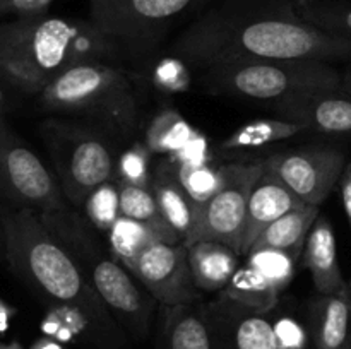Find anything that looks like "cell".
<instances>
[{"instance_id": "cell-1", "label": "cell", "mask_w": 351, "mask_h": 349, "mask_svg": "<svg viewBox=\"0 0 351 349\" xmlns=\"http://www.w3.org/2000/svg\"><path fill=\"white\" fill-rule=\"evenodd\" d=\"M173 53L201 70L242 60L351 62V41L324 33L295 0H226L180 34Z\"/></svg>"}, {"instance_id": "cell-2", "label": "cell", "mask_w": 351, "mask_h": 349, "mask_svg": "<svg viewBox=\"0 0 351 349\" xmlns=\"http://www.w3.org/2000/svg\"><path fill=\"white\" fill-rule=\"evenodd\" d=\"M5 262L45 307L81 311L112 349H130L125 332L105 307L84 270L45 229L31 209L0 204Z\"/></svg>"}, {"instance_id": "cell-3", "label": "cell", "mask_w": 351, "mask_h": 349, "mask_svg": "<svg viewBox=\"0 0 351 349\" xmlns=\"http://www.w3.org/2000/svg\"><path fill=\"white\" fill-rule=\"evenodd\" d=\"M115 57L91 21L43 14L0 24V81L24 94L38 96L72 65Z\"/></svg>"}, {"instance_id": "cell-4", "label": "cell", "mask_w": 351, "mask_h": 349, "mask_svg": "<svg viewBox=\"0 0 351 349\" xmlns=\"http://www.w3.org/2000/svg\"><path fill=\"white\" fill-rule=\"evenodd\" d=\"M51 115L79 118L110 135H129L139 122V103L129 74L110 62H82L65 68L38 94Z\"/></svg>"}, {"instance_id": "cell-5", "label": "cell", "mask_w": 351, "mask_h": 349, "mask_svg": "<svg viewBox=\"0 0 351 349\" xmlns=\"http://www.w3.org/2000/svg\"><path fill=\"white\" fill-rule=\"evenodd\" d=\"M201 82L213 94L267 105L298 92L341 88V70L321 60H242L202 70Z\"/></svg>"}, {"instance_id": "cell-6", "label": "cell", "mask_w": 351, "mask_h": 349, "mask_svg": "<svg viewBox=\"0 0 351 349\" xmlns=\"http://www.w3.org/2000/svg\"><path fill=\"white\" fill-rule=\"evenodd\" d=\"M40 135L53 166L62 195L72 207L115 173L110 133L75 118L51 116L40 123Z\"/></svg>"}, {"instance_id": "cell-7", "label": "cell", "mask_w": 351, "mask_h": 349, "mask_svg": "<svg viewBox=\"0 0 351 349\" xmlns=\"http://www.w3.org/2000/svg\"><path fill=\"white\" fill-rule=\"evenodd\" d=\"M206 0H89V21L129 57H146L175 23Z\"/></svg>"}, {"instance_id": "cell-8", "label": "cell", "mask_w": 351, "mask_h": 349, "mask_svg": "<svg viewBox=\"0 0 351 349\" xmlns=\"http://www.w3.org/2000/svg\"><path fill=\"white\" fill-rule=\"evenodd\" d=\"M223 185L208 202L195 207L194 222L184 245L197 240L225 243L240 255L247 202L264 173V159L230 161L221 164Z\"/></svg>"}, {"instance_id": "cell-9", "label": "cell", "mask_w": 351, "mask_h": 349, "mask_svg": "<svg viewBox=\"0 0 351 349\" xmlns=\"http://www.w3.org/2000/svg\"><path fill=\"white\" fill-rule=\"evenodd\" d=\"M0 204L34 212L67 207L53 173L0 116Z\"/></svg>"}, {"instance_id": "cell-10", "label": "cell", "mask_w": 351, "mask_h": 349, "mask_svg": "<svg viewBox=\"0 0 351 349\" xmlns=\"http://www.w3.org/2000/svg\"><path fill=\"white\" fill-rule=\"evenodd\" d=\"M264 168L298 201L321 207L339 183L346 168V156L332 146H308L280 151L264 159Z\"/></svg>"}, {"instance_id": "cell-11", "label": "cell", "mask_w": 351, "mask_h": 349, "mask_svg": "<svg viewBox=\"0 0 351 349\" xmlns=\"http://www.w3.org/2000/svg\"><path fill=\"white\" fill-rule=\"evenodd\" d=\"M86 276L127 337L143 341L151 328L153 298L139 289L132 274L105 253L88 267Z\"/></svg>"}, {"instance_id": "cell-12", "label": "cell", "mask_w": 351, "mask_h": 349, "mask_svg": "<svg viewBox=\"0 0 351 349\" xmlns=\"http://www.w3.org/2000/svg\"><path fill=\"white\" fill-rule=\"evenodd\" d=\"M130 274L163 307H182L199 301V289L192 279L184 243H154L137 257Z\"/></svg>"}, {"instance_id": "cell-13", "label": "cell", "mask_w": 351, "mask_h": 349, "mask_svg": "<svg viewBox=\"0 0 351 349\" xmlns=\"http://www.w3.org/2000/svg\"><path fill=\"white\" fill-rule=\"evenodd\" d=\"M278 118L300 123L307 132L351 135V98L341 89L298 92L269 105Z\"/></svg>"}, {"instance_id": "cell-14", "label": "cell", "mask_w": 351, "mask_h": 349, "mask_svg": "<svg viewBox=\"0 0 351 349\" xmlns=\"http://www.w3.org/2000/svg\"><path fill=\"white\" fill-rule=\"evenodd\" d=\"M208 308L225 349H278L273 322L267 315L247 311L221 298Z\"/></svg>"}, {"instance_id": "cell-15", "label": "cell", "mask_w": 351, "mask_h": 349, "mask_svg": "<svg viewBox=\"0 0 351 349\" xmlns=\"http://www.w3.org/2000/svg\"><path fill=\"white\" fill-rule=\"evenodd\" d=\"M300 205H304V202L298 201L276 177H273L264 168L263 177L254 185L249 202H247L240 257L250 252L256 240L271 222L290 212L291 209L300 207Z\"/></svg>"}, {"instance_id": "cell-16", "label": "cell", "mask_w": 351, "mask_h": 349, "mask_svg": "<svg viewBox=\"0 0 351 349\" xmlns=\"http://www.w3.org/2000/svg\"><path fill=\"white\" fill-rule=\"evenodd\" d=\"M302 259L311 272L317 294H336L348 287L338 262L335 228L326 216L319 214L312 224L305 238Z\"/></svg>"}, {"instance_id": "cell-17", "label": "cell", "mask_w": 351, "mask_h": 349, "mask_svg": "<svg viewBox=\"0 0 351 349\" xmlns=\"http://www.w3.org/2000/svg\"><path fill=\"white\" fill-rule=\"evenodd\" d=\"M36 214L45 229L64 246L65 252L79 263L84 274L98 257L105 255V250L95 233L96 229L89 224L88 219L75 211V207L67 205L57 211Z\"/></svg>"}, {"instance_id": "cell-18", "label": "cell", "mask_w": 351, "mask_h": 349, "mask_svg": "<svg viewBox=\"0 0 351 349\" xmlns=\"http://www.w3.org/2000/svg\"><path fill=\"white\" fill-rule=\"evenodd\" d=\"M315 349H351V303L348 287L336 294H317L308 308Z\"/></svg>"}, {"instance_id": "cell-19", "label": "cell", "mask_w": 351, "mask_h": 349, "mask_svg": "<svg viewBox=\"0 0 351 349\" xmlns=\"http://www.w3.org/2000/svg\"><path fill=\"white\" fill-rule=\"evenodd\" d=\"M167 349H225L208 307L195 303L168 308Z\"/></svg>"}, {"instance_id": "cell-20", "label": "cell", "mask_w": 351, "mask_h": 349, "mask_svg": "<svg viewBox=\"0 0 351 349\" xmlns=\"http://www.w3.org/2000/svg\"><path fill=\"white\" fill-rule=\"evenodd\" d=\"M151 190H153L165 222L185 243V240L191 235L192 222H194L195 205L182 187L177 166L173 163L163 159L156 164L153 178H151Z\"/></svg>"}, {"instance_id": "cell-21", "label": "cell", "mask_w": 351, "mask_h": 349, "mask_svg": "<svg viewBox=\"0 0 351 349\" xmlns=\"http://www.w3.org/2000/svg\"><path fill=\"white\" fill-rule=\"evenodd\" d=\"M187 246L189 267L199 291L219 293L239 269V253L215 240H197Z\"/></svg>"}, {"instance_id": "cell-22", "label": "cell", "mask_w": 351, "mask_h": 349, "mask_svg": "<svg viewBox=\"0 0 351 349\" xmlns=\"http://www.w3.org/2000/svg\"><path fill=\"white\" fill-rule=\"evenodd\" d=\"M110 253L130 272L137 257L154 243H184L173 229L120 216L106 233Z\"/></svg>"}, {"instance_id": "cell-23", "label": "cell", "mask_w": 351, "mask_h": 349, "mask_svg": "<svg viewBox=\"0 0 351 349\" xmlns=\"http://www.w3.org/2000/svg\"><path fill=\"white\" fill-rule=\"evenodd\" d=\"M319 214H321L319 205L304 204L297 209H291L261 233L252 248L285 250L298 259L302 257L305 238Z\"/></svg>"}, {"instance_id": "cell-24", "label": "cell", "mask_w": 351, "mask_h": 349, "mask_svg": "<svg viewBox=\"0 0 351 349\" xmlns=\"http://www.w3.org/2000/svg\"><path fill=\"white\" fill-rule=\"evenodd\" d=\"M280 291L274 289L249 263L239 267L228 284L219 291L221 300L261 315H267L274 310L278 300H280Z\"/></svg>"}, {"instance_id": "cell-25", "label": "cell", "mask_w": 351, "mask_h": 349, "mask_svg": "<svg viewBox=\"0 0 351 349\" xmlns=\"http://www.w3.org/2000/svg\"><path fill=\"white\" fill-rule=\"evenodd\" d=\"M307 132L300 123L288 122L283 118H257L243 123L228 139L223 140V151H247L263 149L271 144L291 139L295 135Z\"/></svg>"}, {"instance_id": "cell-26", "label": "cell", "mask_w": 351, "mask_h": 349, "mask_svg": "<svg viewBox=\"0 0 351 349\" xmlns=\"http://www.w3.org/2000/svg\"><path fill=\"white\" fill-rule=\"evenodd\" d=\"M194 130V127L178 109L163 108L153 116L147 125L144 144L153 154L170 156L187 142Z\"/></svg>"}, {"instance_id": "cell-27", "label": "cell", "mask_w": 351, "mask_h": 349, "mask_svg": "<svg viewBox=\"0 0 351 349\" xmlns=\"http://www.w3.org/2000/svg\"><path fill=\"white\" fill-rule=\"evenodd\" d=\"M298 14L324 33L351 41L350 0H295Z\"/></svg>"}, {"instance_id": "cell-28", "label": "cell", "mask_w": 351, "mask_h": 349, "mask_svg": "<svg viewBox=\"0 0 351 349\" xmlns=\"http://www.w3.org/2000/svg\"><path fill=\"white\" fill-rule=\"evenodd\" d=\"M247 257V263L280 293L293 281L297 259L291 253L278 248H252Z\"/></svg>"}, {"instance_id": "cell-29", "label": "cell", "mask_w": 351, "mask_h": 349, "mask_svg": "<svg viewBox=\"0 0 351 349\" xmlns=\"http://www.w3.org/2000/svg\"><path fill=\"white\" fill-rule=\"evenodd\" d=\"M84 218L89 224L99 233H108L110 228L115 224L120 218V195L119 183L117 181H105L99 187H96L91 194L86 197L84 204Z\"/></svg>"}, {"instance_id": "cell-30", "label": "cell", "mask_w": 351, "mask_h": 349, "mask_svg": "<svg viewBox=\"0 0 351 349\" xmlns=\"http://www.w3.org/2000/svg\"><path fill=\"white\" fill-rule=\"evenodd\" d=\"M117 183H119L120 195V216L170 228L165 222L160 209H158L156 198H154L151 187H137V185L122 183V181H117Z\"/></svg>"}, {"instance_id": "cell-31", "label": "cell", "mask_w": 351, "mask_h": 349, "mask_svg": "<svg viewBox=\"0 0 351 349\" xmlns=\"http://www.w3.org/2000/svg\"><path fill=\"white\" fill-rule=\"evenodd\" d=\"M178 180L182 187L187 192L189 198L194 202L195 207L208 202L223 185V170L213 164H202V166H177Z\"/></svg>"}, {"instance_id": "cell-32", "label": "cell", "mask_w": 351, "mask_h": 349, "mask_svg": "<svg viewBox=\"0 0 351 349\" xmlns=\"http://www.w3.org/2000/svg\"><path fill=\"white\" fill-rule=\"evenodd\" d=\"M151 151L144 142H134L115 161V177L119 181L137 187H151Z\"/></svg>"}, {"instance_id": "cell-33", "label": "cell", "mask_w": 351, "mask_h": 349, "mask_svg": "<svg viewBox=\"0 0 351 349\" xmlns=\"http://www.w3.org/2000/svg\"><path fill=\"white\" fill-rule=\"evenodd\" d=\"M151 82L165 94H182L191 88L192 75L189 64L180 57H163L151 70Z\"/></svg>"}, {"instance_id": "cell-34", "label": "cell", "mask_w": 351, "mask_h": 349, "mask_svg": "<svg viewBox=\"0 0 351 349\" xmlns=\"http://www.w3.org/2000/svg\"><path fill=\"white\" fill-rule=\"evenodd\" d=\"M170 163L175 166H202V164H211V147H209L208 137L201 130H194L187 142L175 151L173 154L167 156Z\"/></svg>"}, {"instance_id": "cell-35", "label": "cell", "mask_w": 351, "mask_h": 349, "mask_svg": "<svg viewBox=\"0 0 351 349\" xmlns=\"http://www.w3.org/2000/svg\"><path fill=\"white\" fill-rule=\"evenodd\" d=\"M278 349H304L307 344V332L291 317H280L273 322Z\"/></svg>"}, {"instance_id": "cell-36", "label": "cell", "mask_w": 351, "mask_h": 349, "mask_svg": "<svg viewBox=\"0 0 351 349\" xmlns=\"http://www.w3.org/2000/svg\"><path fill=\"white\" fill-rule=\"evenodd\" d=\"M55 0H0V16L21 17L43 16Z\"/></svg>"}, {"instance_id": "cell-37", "label": "cell", "mask_w": 351, "mask_h": 349, "mask_svg": "<svg viewBox=\"0 0 351 349\" xmlns=\"http://www.w3.org/2000/svg\"><path fill=\"white\" fill-rule=\"evenodd\" d=\"M339 190H341L343 207H345L346 218H348L351 228V163L346 164L345 171H343L341 178H339Z\"/></svg>"}, {"instance_id": "cell-38", "label": "cell", "mask_w": 351, "mask_h": 349, "mask_svg": "<svg viewBox=\"0 0 351 349\" xmlns=\"http://www.w3.org/2000/svg\"><path fill=\"white\" fill-rule=\"evenodd\" d=\"M16 313H17L16 308L0 298V334L7 332V328H9L10 325V320L16 317Z\"/></svg>"}, {"instance_id": "cell-39", "label": "cell", "mask_w": 351, "mask_h": 349, "mask_svg": "<svg viewBox=\"0 0 351 349\" xmlns=\"http://www.w3.org/2000/svg\"><path fill=\"white\" fill-rule=\"evenodd\" d=\"M7 88H9V86H7L3 81H0V116H3L7 112H10L14 105L12 96L9 94Z\"/></svg>"}, {"instance_id": "cell-40", "label": "cell", "mask_w": 351, "mask_h": 349, "mask_svg": "<svg viewBox=\"0 0 351 349\" xmlns=\"http://www.w3.org/2000/svg\"><path fill=\"white\" fill-rule=\"evenodd\" d=\"M27 349H65V348L64 344H60V342L55 341V339L43 335V337L36 339V341H34Z\"/></svg>"}, {"instance_id": "cell-41", "label": "cell", "mask_w": 351, "mask_h": 349, "mask_svg": "<svg viewBox=\"0 0 351 349\" xmlns=\"http://www.w3.org/2000/svg\"><path fill=\"white\" fill-rule=\"evenodd\" d=\"M339 89L351 98V62L350 64H346L345 70L341 72V88Z\"/></svg>"}, {"instance_id": "cell-42", "label": "cell", "mask_w": 351, "mask_h": 349, "mask_svg": "<svg viewBox=\"0 0 351 349\" xmlns=\"http://www.w3.org/2000/svg\"><path fill=\"white\" fill-rule=\"evenodd\" d=\"M0 262H5V240H3L2 222H0Z\"/></svg>"}, {"instance_id": "cell-43", "label": "cell", "mask_w": 351, "mask_h": 349, "mask_svg": "<svg viewBox=\"0 0 351 349\" xmlns=\"http://www.w3.org/2000/svg\"><path fill=\"white\" fill-rule=\"evenodd\" d=\"M0 349H24V348L19 344V342L14 341L10 342V344H0Z\"/></svg>"}, {"instance_id": "cell-44", "label": "cell", "mask_w": 351, "mask_h": 349, "mask_svg": "<svg viewBox=\"0 0 351 349\" xmlns=\"http://www.w3.org/2000/svg\"><path fill=\"white\" fill-rule=\"evenodd\" d=\"M348 294H350V303H351V281L348 283Z\"/></svg>"}]
</instances>
